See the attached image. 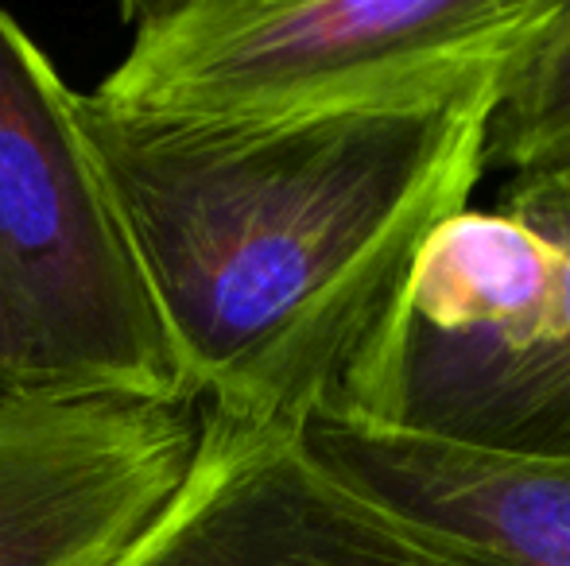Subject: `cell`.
Masks as SVG:
<instances>
[{
    "label": "cell",
    "instance_id": "cell-1",
    "mask_svg": "<svg viewBox=\"0 0 570 566\" xmlns=\"http://www.w3.org/2000/svg\"><path fill=\"white\" fill-rule=\"evenodd\" d=\"M497 90L307 121L156 117L75 93L198 408L307 427L350 400L428 241L485 175Z\"/></svg>",
    "mask_w": 570,
    "mask_h": 566
},
{
    "label": "cell",
    "instance_id": "cell-2",
    "mask_svg": "<svg viewBox=\"0 0 570 566\" xmlns=\"http://www.w3.org/2000/svg\"><path fill=\"white\" fill-rule=\"evenodd\" d=\"M559 0H179L132 8L101 106L307 121L497 90Z\"/></svg>",
    "mask_w": 570,
    "mask_h": 566
},
{
    "label": "cell",
    "instance_id": "cell-3",
    "mask_svg": "<svg viewBox=\"0 0 570 566\" xmlns=\"http://www.w3.org/2000/svg\"><path fill=\"white\" fill-rule=\"evenodd\" d=\"M75 93L0 8V318L16 377L31 393L195 404Z\"/></svg>",
    "mask_w": 570,
    "mask_h": 566
},
{
    "label": "cell",
    "instance_id": "cell-4",
    "mask_svg": "<svg viewBox=\"0 0 570 566\" xmlns=\"http://www.w3.org/2000/svg\"><path fill=\"white\" fill-rule=\"evenodd\" d=\"M570 461V214H454L334 416Z\"/></svg>",
    "mask_w": 570,
    "mask_h": 566
},
{
    "label": "cell",
    "instance_id": "cell-5",
    "mask_svg": "<svg viewBox=\"0 0 570 566\" xmlns=\"http://www.w3.org/2000/svg\"><path fill=\"white\" fill-rule=\"evenodd\" d=\"M109 566H512L376 497L303 427L198 408L187 474Z\"/></svg>",
    "mask_w": 570,
    "mask_h": 566
},
{
    "label": "cell",
    "instance_id": "cell-6",
    "mask_svg": "<svg viewBox=\"0 0 570 566\" xmlns=\"http://www.w3.org/2000/svg\"><path fill=\"white\" fill-rule=\"evenodd\" d=\"M198 443V404L23 393L0 400V566H109Z\"/></svg>",
    "mask_w": 570,
    "mask_h": 566
},
{
    "label": "cell",
    "instance_id": "cell-7",
    "mask_svg": "<svg viewBox=\"0 0 570 566\" xmlns=\"http://www.w3.org/2000/svg\"><path fill=\"white\" fill-rule=\"evenodd\" d=\"M303 438L376 497L512 566H570V461L478 450L357 419H311Z\"/></svg>",
    "mask_w": 570,
    "mask_h": 566
},
{
    "label": "cell",
    "instance_id": "cell-8",
    "mask_svg": "<svg viewBox=\"0 0 570 566\" xmlns=\"http://www.w3.org/2000/svg\"><path fill=\"white\" fill-rule=\"evenodd\" d=\"M485 171L535 179L570 167V0L512 59L485 125Z\"/></svg>",
    "mask_w": 570,
    "mask_h": 566
},
{
    "label": "cell",
    "instance_id": "cell-9",
    "mask_svg": "<svg viewBox=\"0 0 570 566\" xmlns=\"http://www.w3.org/2000/svg\"><path fill=\"white\" fill-rule=\"evenodd\" d=\"M497 206H517V210H563L570 214V167L535 179H509Z\"/></svg>",
    "mask_w": 570,
    "mask_h": 566
},
{
    "label": "cell",
    "instance_id": "cell-10",
    "mask_svg": "<svg viewBox=\"0 0 570 566\" xmlns=\"http://www.w3.org/2000/svg\"><path fill=\"white\" fill-rule=\"evenodd\" d=\"M23 393L20 377H16V361H12V346H8V330H4V318H0V400L8 396Z\"/></svg>",
    "mask_w": 570,
    "mask_h": 566
}]
</instances>
